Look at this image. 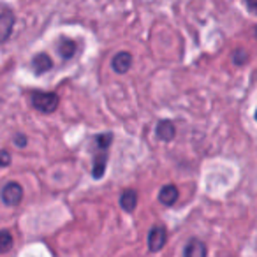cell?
Returning <instances> with one entry per match:
<instances>
[{
    "instance_id": "1",
    "label": "cell",
    "mask_w": 257,
    "mask_h": 257,
    "mask_svg": "<svg viewBox=\"0 0 257 257\" xmlns=\"http://www.w3.org/2000/svg\"><path fill=\"white\" fill-rule=\"evenodd\" d=\"M30 102L41 113H53L57 111L60 99H58L57 93L53 92H32L30 95Z\"/></svg>"
},
{
    "instance_id": "2",
    "label": "cell",
    "mask_w": 257,
    "mask_h": 257,
    "mask_svg": "<svg viewBox=\"0 0 257 257\" xmlns=\"http://www.w3.org/2000/svg\"><path fill=\"white\" fill-rule=\"evenodd\" d=\"M0 197H2V203H4L6 206H16V204H20L23 199V187L16 182L6 183L2 192H0Z\"/></svg>"
},
{
    "instance_id": "3",
    "label": "cell",
    "mask_w": 257,
    "mask_h": 257,
    "mask_svg": "<svg viewBox=\"0 0 257 257\" xmlns=\"http://www.w3.org/2000/svg\"><path fill=\"white\" fill-rule=\"evenodd\" d=\"M166 243H168V229L161 224L154 225L150 229V234H148V248H150V252L162 250Z\"/></svg>"
},
{
    "instance_id": "4",
    "label": "cell",
    "mask_w": 257,
    "mask_h": 257,
    "mask_svg": "<svg viewBox=\"0 0 257 257\" xmlns=\"http://www.w3.org/2000/svg\"><path fill=\"white\" fill-rule=\"evenodd\" d=\"M131 65H133V55L128 51H120L111 60V67H113V71L116 74H125L131 69Z\"/></svg>"
},
{
    "instance_id": "5",
    "label": "cell",
    "mask_w": 257,
    "mask_h": 257,
    "mask_svg": "<svg viewBox=\"0 0 257 257\" xmlns=\"http://www.w3.org/2000/svg\"><path fill=\"white\" fill-rule=\"evenodd\" d=\"M13 27H15V16L13 13L6 11L0 15V44L6 43V41L11 37Z\"/></svg>"
},
{
    "instance_id": "6",
    "label": "cell",
    "mask_w": 257,
    "mask_h": 257,
    "mask_svg": "<svg viewBox=\"0 0 257 257\" xmlns=\"http://www.w3.org/2000/svg\"><path fill=\"white\" fill-rule=\"evenodd\" d=\"M53 67V60L48 53H37L36 57L32 58V71L34 74L41 76L44 72H48L50 69Z\"/></svg>"
},
{
    "instance_id": "7",
    "label": "cell",
    "mask_w": 257,
    "mask_h": 257,
    "mask_svg": "<svg viewBox=\"0 0 257 257\" xmlns=\"http://www.w3.org/2000/svg\"><path fill=\"white\" fill-rule=\"evenodd\" d=\"M180 197V190L176 185H173V183H168V185H164L161 189V192H159V201H161L164 206H173V204L178 201Z\"/></svg>"
},
{
    "instance_id": "8",
    "label": "cell",
    "mask_w": 257,
    "mask_h": 257,
    "mask_svg": "<svg viewBox=\"0 0 257 257\" xmlns=\"http://www.w3.org/2000/svg\"><path fill=\"white\" fill-rule=\"evenodd\" d=\"M206 245L197 238L189 239V243L183 248V257H206Z\"/></svg>"
},
{
    "instance_id": "9",
    "label": "cell",
    "mask_w": 257,
    "mask_h": 257,
    "mask_svg": "<svg viewBox=\"0 0 257 257\" xmlns=\"http://www.w3.org/2000/svg\"><path fill=\"white\" fill-rule=\"evenodd\" d=\"M155 134H157V138L161 141H171L175 140L176 136V128H175V123L169 120H162L157 123V127H155Z\"/></svg>"
},
{
    "instance_id": "10",
    "label": "cell",
    "mask_w": 257,
    "mask_h": 257,
    "mask_svg": "<svg viewBox=\"0 0 257 257\" xmlns=\"http://www.w3.org/2000/svg\"><path fill=\"white\" fill-rule=\"evenodd\" d=\"M120 206H121V210L127 211V213H133V211L136 210V206H138L136 190H133V189L125 190V192L121 194V197H120Z\"/></svg>"
},
{
    "instance_id": "11",
    "label": "cell",
    "mask_w": 257,
    "mask_h": 257,
    "mask_svg": "<svg viewBox=\"0 0 257 257\" xmlns=\"http://www.w3.org/2000/svg\"><path fill=\"white\" fill-rule=\"evenodd\" d=\"M58 53L64 60H69V58L74 57L76 53V43L72 39H62L60 44H58Z\"/></svg>"
},
{
    "instance_id": "12",
    "label": "cell",
    "mask_w": 257,
    "mask_h": 257,
    "mask_svg": "<svg viewBox=\"0 0 257 257\" xmlns=\"http://www.w3.org/2000/svg\"><path fill=\"white\" fill-rule=\"evenodd\" d=\"M106 162H107V154L97 155L93 159V178H102L104 176V171H106Z\"/></svg>"
},
{
    "instance_id": "13",
    "label": "cell",
    "mask_w": 257,
    "mask_h": 257,
    "mask_svg": "<svg viewBox=\"0 0 257 257\" xmlns=\"http://www.w3.org/2000/svg\"><path fill=\"white\" fill-rule=\"evenodd\" d=\"M13 248V236L9 231H0V253H6Z\"/></svg>"
},
{
    "instance_id": "14",
    "label": "cell",
    "mask_w": 257,
    "mask_h": 257,
    "mask_svg": "<svg viewBox=\"0 0 257 257\" xmlns=\"http://www.w3.org/2000/svg\"><path fill=\"white\" fill-rule=\"evenodd\" d=\"M97 141V147L102 148V150H107L111 145V141H113V134L111 133H106V134H99V136L95 138Z\"/></svg>"
},
{
    "instance_id": "15",
    "label": "cell",
    "mask_w": 257,
    "mask_h": 257,
    "mask_svg": "<svg viewBox=\"0 0 257 257\" xmlns=\"http://www.w3.org/2000/svg\"><path fill=\"white\" fill-rule=\"evenodd\" d=\"M232 57H234V64H236V65H241V64H245V62H246V51L236 50Z\"/></svg>"
},
{
    "instance_id": "16",
    "label": "cell",
    "mask_w": 257,
    "mask_h": 257,
    "mask_svg": "<svg viewBox=\"0 0 257 257\" xmlns=\"http://www.w3.org/2000/svg\"><path fill=\"white\" fill-rule=\"evenodd\" d=\"M11 164V154L6 150H0V166H9Z\"/></svg>"
},
{
    "instance_id": "17",
    "label": "cell",
    "mask_w": 257,
    "mask_h": 257,
    "mask_svg": "<svg viewBox=\"0 0 257 257\" xmlns=\"http://www.w3.org/2000/svg\"><path fill=\"white\" fill-rule=\"evenodd\" d=\"M15 145L20 148H25L27 147V138L23 136V134H16L15 136Z\"/></svg>"
},
{
    "instance_id": "18",
    "label": "cell",
    "mask_w": 257,
    "mask_h": 257,
    "mask_svg": "<svg viewBox=\"0 0 257 257\" xmlns=\"http://www.w3.org/2000/svg\"><path fill=\"white\" fill-rule=\"evenodd\" d=\"M246 8H248L250 13H253V15H257V0H245Z\"/></svg>"
},
{
    "instance_id": "19",
    "label": "cell",
    "mask_w": 257,
    "mask_h": 257,
    "mask_svg": "<svg viewBox=\"0 0 257 257\" xmlns=\"http://www.w3.org/2000/svg\"><path fill=\"white\" fill-rule=\"evenodd\" d=\"M253 36L257 37V27H255V29H253Z\"/></svg>"
},
{
    "instance_id": "20",
    "label": "cell",
    "mask_w": 257,
    "mask_h": 257,
    "mask_svg": "<svg viewBox=\"0 0 257 257\" xmlns=\"http://www.w3.org/2000/svg\"><path fill=\"white\" fill-rule=\"evenodd\" d=\"M255 120H257V109H255Z\"/></svg>"
}]
</instances>
